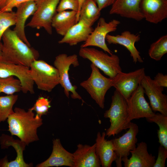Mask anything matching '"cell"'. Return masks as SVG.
Returning a JSON list of instances; mask_svg holds the SVG:
<instances>
[{"mask_svg": "<svg viewBox=\"0 0 167 167\" xmlns=\"http://www.w3.org/2000/svg\"><path fill=\"white\" fill-rule=\"evenodd\" d=\"M128 130L121 136L112 139L117 156L115 161L117 167H122V158L128 157L130 151L136 147L138 140L136 137L139 132V126L131 122Z\"/></svg>", "mask_w": 167, "mask_h": 167, "instance_id": "obj_12", "label": "cell"}, {"mask_svg": "<svg viewBox=\"0 0 167 167\" xmlns=\"http://www.w3.org/2000/svg\"><path fill=\"white\" fill-rule=\"evenodd\" d=\"M145 75L143 67L129 73L122 71L112 79V87L115 88L126 100L140 84Z\"/></svg>", "mask_w": 167, "mask_h": 167, "instance_id": "obj_10", "label": "cell"}, {"mask_svg": "<svg viewBox=\"0 0 167 167\" xmlns=\"http://www.w3.org/2000/svg\"><path fill=\"white\" fill-rule=\"evenodd\" d=\"M29 109L27 111L15 107L8 117V131L12 135L17 136L26 145L39 140L37 129L43 124L42 119Z\"/></svg>", "mask_w": 167, "mask_h": 167, "instance_id": "obj_1", "label": "cell"}, {"mask_svg": "<svg viewBox=\"0 0 167 167\" xmlns=\"http://www.w3.org/2000/svg\"><path fill=\"white\" fill-rule=\"evenodd\" d=\"M73 153L74 167H100L101 162L95 152V144L92 146L79 144Z\"/></svg>", "mask_w": 167, "mask_h": 167, "instance_id": "obj_19", "label": "cell"}, {"mask_svg": "<svg viewBox=\"0 0 167 167\" xmlns=\"http://www.w3.org/2000/svg\"><path fill=\"white\" fill-rule=\"evenodd\" d=\"M96 4L99 9H102L112 5L116 0H93Z\"/></svg>", "mask_w": 167, "mask_h": 167, "instance_id": "obj_37", "label": "cell"}, {"mask_svg": "<svg viewBox=\"0 0 167 167\" xmlns=\"http://www.w3.org/2000/svg\"><path fill=\"white\" fill-rule=\"evenodd\" d=\"M54 65L58 71L59 84L63 88L66 96L69 98L71 92L72 98L81 100V97L76 91L77 86L72 84L69 75V71L71 65L75 67L79 65L77 55L75 54L69 56L65 54H59L56 57Z\"/></svg>", "mask_w": 167, "mask_h": 167, "instance_id": "obj_7", "label": "cell"}, {"mask_svg": "<svg viewBox=\"0 0 167 167\" xmlns=\"http://www.w3.org/2000/svg\"><path fill=\"white\" fill-rule=\"evenodd\" d=\"M93 30L92 26L79 20L67 32L58 43L73 46L81 42H84Z\"/></svg>", "mask_w": 167, "mask_h": 167, "instance_id": "obj_24", "label": "cell"}, {"mask_svg": "<svg viewBox=\"0 0 167 167\" xmlns=\"http://www.w3.org/2000/svg\"><path fill=\"white\" fill-rule=\"evenodd\" d=\"M140 8L144 19L157 24L167 17V0H141Z\"/></svg>", "mask_w": 167, "mask_h": 167, "instance_id": "obj_15", "label": "cell"}, {"mask_svg": "<svg viewBox=\"0 0 167 167\" xmlns=\"http://www.w3.org/2000/svg\"><path fill=\"white\" fill-rule=\"evenodd\" d=\"M140 84L149 100L153 111L167 116V96L162 93L163 88L157 85L149 76L146 75Z\"/></svg>", "mask_w": 167, "mask_h": 167, "instance_id": "obj_13", "label": "cell"}, {"mask_svg": "<svg viewBox=\"0 0 167 167\" xmlns=\"http://www.w3.org/2000/svg\"><path fill=\"white\" fill-rule=\"evenodd\" d=\"M141 0H116L109 11V14L139 21L144 19L140 8Z\"/></svg>", "mask_w": 167, "mask_h": 167, "instance_id": "obj_21", "label": "cell"}, {"mask_svg": "<svg viewBox=\"0 0 167 167\" xmlns=\"http://www.w3.org/2000/svg\"><path fill=\"white\" fill-rule=\"evenodd\" d=\"M105 132H98L96 139L95 152L102 167H110L117 159L112 140L105 138Z\"/></svg>", "mask_w": 167, "mask_h": 167, "instance_id": "obj_22", "label": "cell"}, {"mask_svg": "<svg viewBox=\"0 0 167 167\" xmlns=\"http://www.w3.org/2000/svg\"><path fill=\"white\" fill-rule=\"evenodd\" d=\"M79 54L80 57L89 60L111 79L122 71L120 59L116 54H108L102 51L88 47H80Z\"/></svg>", "mask_w": 167, "mask_h": 167, "instance_id": "obj_4", "label": "cell"}, {"mask_svg": "<svg viewBox=\"0 0 167 167\" xmlns=\"http://www.w3.org/2000/svg\"><path fill=\"white\" fill-rule=\"evenodd\" d=\"M77 12L64 11L56 13L52 21V27L59 34L64 36L67 32L78 22Z\"/></svg>", "mask_w": 167, "mask_h": 167, "instance_id": "obj_25", "label": "cell"}, {"mask_svg": "<svg viewBox=\"0 0 167 167\" xmlns=\"http://www.w3.org/2000/svg\"><path fill=\"white\" fill-rule=\"evenodd\" d=\"M60 0H38L36 8L31 19L26 26L33 28H43L49 34L52 33V19L56 13Z\"/></svg>", "mask_w": 167, "mask_h": 167, "instance_id": "obj_8", "label": "cell"}, {"mask_svg": "<svg viewBox=\"0 0 167 167\" xmlns=\"http://www.w3.org/2000/svg\"><path fill=\"white\" fill-rule=\"evenodd\" d=\"M167 53V35L163 36L150 45L148 53L150 57L156 61L160 60Z\"/></svg>", "mask_w": 167, "mask_h": 167, "instance_id": "obj_29", "label": "cell"}, {"mask_svg": "<svg viewBox=\"0 0 167 167\" xmlns=\"http://www.w3.org/2000/svg\"><path fill=\"white\" fill-rule=\"evenodd\" d=\"M78 0L79 1V8L78 12L77 13V20L78 22L79 20V11L80 10L81 6L82 5V4L84 0Z\"/></svg>", "mask_w": 167, "mask_h": 167, "instance_id": "obj_38", "label": "cell"}, {"mask_svg": "<svg viewBox=\"0 0 167 167\" xmlns=\"http://www.w3.org/2000/svg\"><path fill=\"white\" fill-rule=\"evenodd\" d=\"M10 76H15L20 80L23 93H34V83L30 76L29 67L0 59V77Z\"/></svg>", "mask_w": 167, "mask_h": 167, "instance_id": "obj_11", "label": "cell"}, {"mask_svg": "<svg viewBox=\"0 0 167 167\" xmlns=\"http://www.w3.org/2000/svg\"><path fill=\"white\" fill-rule=\"evenodd\" d=\"M120 23L119 21L115 19L107 22L104 18H100L96 26L80 47L96 46L101 49L110 55L112 54V52L106 43V37L109 32H114L117 30Z\"/></svg>", "mask_w": 167, "mask_h": 167, "instance_id": "obj_9", "label": "cell"}, {"mask_svg": "<svg viewBox=\"0 0 167 167\" xmlns=\"http://www.w3.org/2000/svg\"><path fill=\"white\" fill-rule=\"evenodd\" d=\"M50 107V101L49 99L40 96L36 100L33 106L30 109L35 111L36 115L41 117L42 115L46 114Z\"/></svg>", "mask_w": 167, "mask_h": 167, "instance_id": "obj_32", "label": "cell"}, {"mask_svg": "<svg viewBox=\"0 0 167 167\" xmlns=\"http://www.w3.org/2000/svg\"><path fill=\"white\" fill-rule=\"evenodd\" d=\"M130 158H122L125 167H153L155 162V156L148 151L147 145L141 142L137 144L135 149L130 151Z\"/></svg>", "mask_w": 167, "mask_h": 167, "instance_id": "obj_17", "label": "cell"}, {"mask_svg": "<svg viewBox=\"0 0 167 167\" xmlns=\"http://www.w3.org/2000/svg\"><path fill=\"white\" fill-rule=\"evenodd\" d=\"M16 21L13 30L18 36L29 46L31 45L25 32L26 21L29 17L34 14L36 8L35 1H29L22 3L16 7Z\"/></svg>", "mask_w": 167, "mask_h": 167, "instance_id": "obj_20", "label": "cell"}, {"mask_svg": "<svg viewBox=\"0 0 167 167\" xmlns=\"http://www.w3.org/2000/svg\"><path fill=\"white\" fill-rule=\"evenodd\" d=\"M146 119L148 122H154L158 126V142L160 145L167 149V116L157 113Z\"/></svg>", "mask_w": 167, "mask_h": 167, "instance_id": "obj_27", "label": "cell"}, {"mask_svg": "<svg viewBox=\"0 0 167 167\" xmlns=\"http://www.w3.org/2000/svg\"><path fill=\"white\" fill-rule=\"evenodd\" d=\"M167 158V149L161 145L158 149V156L153 167H165Z\"/></svg>", "mask_w": 167, "mask_h": 167, "instance_id": "obj_34", "label": "cell"}, {"mask_svg": "<svg viewBox=\"0 0 167 167\" xmlns=\"http://www.w3.org/2000/svg\"><path fill=\"white\" fill-rule=\"evenodd\" d=\"M15 12H3L0 10V41L4 33L10 27L15 25Z\"/></svg>", "mask_w": 167, "mask_h": 167, "instance_id": "obj_31", "label": "cell"}, {"mask_svg": "<svg viewBox=\"0 0 167 167\" xmlns=\"http://www.w3.org/2000/svg\"><path fill=\"white\" fill-rule=\"evenodd\" d=\"M101 11L93 0H84L79 11V20L92 27L99 19Z\"/></svg>", "mask_w": 167, "mask_h": 167, "instance_id": "obj_26", "label": "cell"}, {"mask_svg": "<svg viewBox=\"0 0 167 167\" xmlns=\"http://www.w3.org/2000/svg\"><path fill=\"white\" fill-rule=\"evenodd\" d=\"M92 71L89 77L80 83V85L90 95L100 108L105 107V96L112 87V79L103 75L99 69L91 63Z\"/></svg>", "mask_w": 167, "mask_h": 167, "instance_id": "obj_6", "label": "cell"}, {"mask_svg": "<svg viewBox=\"0 0 167 167\" xmlns=\"http://www.w3.org/2000/svg\"><path fill=\"white\" fill-rule=\"evenodd\" d=\"M52 153L46 160L38 164L37 167H49L62 166L74 167L73 154L62 146L60 139H54L53 141Z\"/></svg>", "mask_w": 167, "mask_h": 167, "instance_id": "obj_16", "label": "cell"}, {"mask_svg": "<svg viewBox=\"0 0 167 167\" xmlns=\"http://www.w3.org/2000/svg\"><path fill=\"white\" fill-rule=\"evenodd\" d=\"M21 88L20 82L17 78L14 76L0 77V94L4 93L7 95L14 94L21 91Z\"/></svg>", "mask_w": 167, "mask_h": 167, "instance_id": "obj_30", "label": "cell"}, {"mask_svg": "<svg viewBox=\"0 0 167 167\" xmlns=\"http://www.w3.org/2000/svg\"><path fill=\"white\" fill-rule=\"evenodd\" d=\"M18 97V95L14 94L0 96V122L6 121L13 112V106Z\"/></svg>", "mask_w": 167, "mask_h": 167, "instance_id": "obj_28", "label": "cell"}, {"mask_svg": "<svg viewBox=\"0 0 167 167\" xmlns=\"http://www.w3.org/2000/svg\"><path fill=\"white\" fill-rule=\"evenodd\" d=\"M79 8V3L78 0H60L56 11L57 12H60L71 10L78 13Z\"/></svg>", "mask_w": 167, "mask_h": 167, "instance_id": "obj_33", "label": "cell"}, {"mask_svg": "<svg viewBox=\"0 0 167 167\" xmlns=\"http://www.w3.org/2000/svg\"><path fill=\"white\" fill-rule=\"evenodd\" d=\"M104 117L109 118L110 122V126L105 132L106 136L108 137L118 135L130 127L131 122L128 120L127 101L116 89L112 97L110 107L105 111Z\"/></svg>", "mask_w": 167, "mask_h": 167, "instance_id": "obj_3", "label": "cell"}, {"mask_svg": "<svg viewBox=\"0 0 167 167\" xmlns=\"http://www.w3.org/2000/svg\"><path fill=\"white\" fill-rule=\"evenodd\" d=\"M2 39V48L1 59L29 68L33 62L38 59V51L28 45L10 28L4 33Z\"/></svg>", "mask_w": 167, "mask_h": 167, "instance_id": "obj_2", "label": "cell"}, {"mask_svg": "<svg viewBox=\"0 0 167 167\" xmlns=\"http://www.w3.org/2000/svg\"><path fill=\"white\" fill-rule=\"evenodd\" d=\"M140 40L139 35L132 33L128 31H124L120 35L115 36L108 34L106 37V41L109 44H119L125 47L130 52L133 61L135 63L137 62H143L135 45V43Z\"/></svg>", "mask_w": 167, "mask_h": 167, "instance_id": "obj_18", "label": "cell"}, {"mask_svg": "<svg viewBox=\"0 0 167 167\" xmlns=\"http://www.w3.org/2000/svg\"><path fill=\"white\" fill-rule=\"evenodd\" d=\"M158 86L162 87H167V75L161 73H158L153 79Z\"/></svg>", "mask_w": 167, "mask_h": 167, "instance_id": "obj_36", "label": "cell"}, {"mask_svg": "<svg viewBox=\"0 0 167 167\" xmlns=\"http://www.w3.org/2000/svg\"><path fill=\"white\" fill-rule=\"evenodd\" d=\"M0 142L2 148H5L11 146L15 149L17 156L13 161H8L6 156L0 160V167H32L31 164L26 163L24 159L23 152L26 144L20 140L14 141L11 139L9 136L3 134L0 137Z\"/></svg>", "mask_w": 167, "mask_h": 167, "instance_id": "obj_23", "label": "cell"}, {"mask_svg": "<svg viewBox=\"0 0 167 167\" xmlns=\"http://www.w3.org/2000/svg\"><path fill=\"white\" fill-rule=\"evenodd\" d=\"M38 0H7L4 6L0 9L3 12L12 11L14 8L16 7L20 4L29 1H36Z\"/></svg>", "mask_w": 167, "mask_h": 167, "instance_id": "obj_35", "label": "cell"}, {"mask_svg": "<svg viewBox=\"0 0 167 167\" xmlns=\"http://www.w3.org/2000/svg\"><path fill=\"white\" fill-rule=\"evenodd\" d=\"M144 91L140 84L126 100L129 112V122L134 119L148 118L155 113L144 97Z\"/></svg>", "mask_w": 167, "mask_h": 167, "instance_id": "obj_14", "label": "cell"}, {"mask_svg": "<svg viewBox=\"0 0 167 167\" xmlns=\"http://www.w3.org/2000/svg\"><path fill=\"white\" fill-rule=\"evenodd\" d=\"M2 43L0 41V59H1L2 54Z\"/></svg>", "mask_w": 167, "mask_h": 167, "instance_id": "obj_40", "label": "cell"}, {"mask_svg": "<svg viewBox=\"0 0 167 167\" xmlns=\"http://www.w3.org/2000/svg\"><path fill=\"white\" fill-rule=\"evenodd\" d=\"M30 76L38 88L50 92L60 83L57 69L43 60H36L29 67Z\"/></svg>", "mask_w": 167, "mask_h": 167, "instance_id": "obj_5", "label": "cell"}, {"mask_svg": "<svg viewBox=\"0 0 167 167\" xmlns=\"http://www.w3.org/2000/svg\"><path fill=\"white\" fill-rule=\"evenodd\" d=\"M7 0H0V9L2 7Z\"/></svg>", "mask_w": 167, "mask_h": 167, "instance_id": "obj_39", "label": "cell"}]
</instances>
